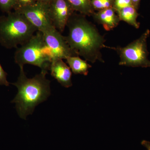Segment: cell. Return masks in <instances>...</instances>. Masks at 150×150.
<instances>
[{"label":"cell","instance_id":"obj_1","mask_svg":"<svg viewBox=\"0 0 150 150\" xmlns=\"http://www.w3.org/2000/svg\"><path fill=\"white\" fill-rule=\"evenodd\" d=\"M69 34L65 36L70 48L77 56L92 64L104 63L101 50L106 48L105 40L96 26L83 15L74 14L67 23Z\"/></svg>","mask_w":150,"mask_h":150},{"label":"cell","instance_id":"obj_2","mask_svg":"<svg viewBox=\"0 0 150 150\" xmlns=\"http://www.w3.org/2000/svg\"><path fill=\"white\" fill-rule=\"evenodd\" d=\"M17 81L12 83L17 88L18 93L11 103L16 104L20 117L26 119L32 114L35 107L45 101L51 94L50 81L47 79L48 73L41 71L32 78H28L23 67H20Z\"/></svg>","mask_w":150,"mask_h":150},{"label":"cell","instance_id":"obj_3","mask_svg":"<svg viewBox=\"0 0 150 150\" xmlns=\"http://www.w3.org/2000/svg\"><path fill=\"white\" fill-rule=\"evenodd\" d=\"M22 14L15 11L0 17V45L7 49L17 48L37 32Z\"/></svg>","mask_w":150,"mask_h":150},{"label":"cell","instance_id":"obj_4","mask_svg":"<svg viewBox=\"0 0 150 150\" xmlns=\"http://www.w3.org/2000/svg\"><path fill=\"white\" fill-rule=\"evenodd\" d=\"M14 60L20 67L25 64L33 65L40 68L42 71L48 73L53 58L44 41L43 33L37 31L27 42L18 47Z\"/></svg>","mask_w":150,"mask_h":150},{"label":"cell","instance_id":"obj_5","mask_svg":"<svg viewBox=\"0 0 150 150\" xmlns=\"http://www.w3.org/2000/svg\"><path fill=\"white\" fill-rule=\"evenodd\" d=\"M150 33V30H146L138 39L125 47H111L107 46L106 48L113 49L119 54V65L120 66L142 68L150 67L147 43Z\"/></svg>","mask_w":150,"mask_h":150},{"label":"cell","instance_id":"obj_6","mask_svg":"<svg viewBox=\"0 0 150 150\" xmlns=\"http://www.w3.org/2000/svg\"><path fill=\"white\" fill-rule=\"evenodd\" d=\"M43 33L46 46L51 51L53 61L66 60L70 56H77L70 48L65 36L55 27L51 28Z\"/></svg>","mask_w":150,"mask_h":150},{"label":"cell","instance_id":"obj_7","mask_svg":"<svg viewBox=\"0 0 150 150\" xmlns=\"http://www.w3.org/2000/svg\"><path fill=\"white\" fill-rule=\"evenodd\" d=\"M17 12L22 14L38 31L43 33L54 27L50 18L48 5L37 2Z\"/></svg>","mask_w":150,"mask_h":150},{"label":"cell","instance_id":"obj_8","mask_svg":"<svg viewBox=\"0 0 150 150\" xmlns=\"http://www.w3.org/2000/svg\"><path fill=\"white\" fill-rule=\"evenodd\" d=\"M53 26L59 32H64L74 10L67 0H54L48 5Z\"/></svg>","mask_w":150,"mask_h":150},{"label":"cell","instance_id":"obj_9","mask_svg":"<svg viewBox=\"0 0 150 150\" xmlns=\"http://www.w3.org/2000/svg\"><path fill=\"white\" fill-rule=\"evenodd\" d=\"M49 71L51 76L64 87L68 88L72 86L71 70L62 59L53 60Z\"/></svg>","mask_w":150,"mask_h":150},{"label":"cell","instance_id":"obj_10","mask_svg":"<svg viewBox=\"0 0 150 150\" xmlns=\"http://www.w3.org/2000/svg\"><path fill=\"white\" fill-rule=\"evenodd\" d=\"M95 20L98 23L102 25L105 29L110 31L118 26L120 22L118 15L115 14V10L113 8L99 11L93 15Z\"/></svg>","mask_w":150,"mask_h":150},{"label":"cell","instance_id":"obj_11","mask_svg":"<svg viewBox=\"0 0 150 150\" xmlns=\"http://www.w3.org/2000/svg\"><path fill=\"white\" fill-rule=\"evenodd\" d=\"M72 72L75 74L87 76L88 70L91 66L89 64L86 60H83L79 56H72L66 59Z\"/></svg>","mask_w":150,"mask_h":150},{"label":"cell","instance_id":"obj_12","mask_svg":"<svg viewBox=\"0 0 150 150\" xmlns=\"http://www.w3.org/2000/svg\"><path fill=\"white\" fill-rule=\"evenodd\" d=\"M137 10L133 6L122 9L118 12L120 20L126 22L135 28H139L140 27V23L137 21L139 14Z\"/></svg>","mask_w":150,"mask_h":150},{"label":"cell","instance_id":"obj_13","mask_svg":"<svg viewBox=\"0 0 150 150\" xmlns=\"http://www.w3.org/2000/svg\"><path fill=\"white\" fill-rule=\"evenodd\" d=\"M74 11L82 15L90 16L93 14V8L91 0H67Z\"/></svg>","mask_w":150,"mask_h":150},{"label":"cell","instance_id":"obj_14","mask_svg":"<svg viewBox=\"0 0 150 150\" xmlns=\"http://www.w3.org/2000/svg\"><path fill=\"white\" fill-rule=\"evenodd\" d=\"M91 4L93 8L102 10L112 7V0H92Z\"/></svg>","mask_w":150,"mask_h":150},{"label":"cell","instance_id":"obj_15","mask_svg":"<svg viewBox=\"0 0 150 150\" xmlns=\"http://www.w3.org/2000/svg\"><path fill=\"white\" fill-rule=\"evenodd\" d=\"M16 0H0V8L4 12L8 13L14 8Z\"/></svg>","mask_w":150,"mask_h":150},{"label":"cell","instance_id":"obj_16","mask_svg":"<svg viewBox=\"0 0 150 150\" xmlns=\"http://www.w3.org/2000/svg\"><path fill=\"white\" fill-rule=\"evenodd\" d=\"M37 2V0H16L14 9L16 11H18L23 8L34 4Z\"/></svg>","mask_w":150,"mask_h":150},{"label":"cell","instance_id":"obj_17","mask_svg":"<svg viewBox=\"0 0 150 150\" xmlns=\"http://www.w3.org/2000/svg\"><path fill=\"white\" fill-rule=\"evenodd\" d=\"M131 6H133L131 0H115L113 8L118 12L122 9Z\"/></svg>","mask_w":150,"mask_h":150},{"label":"cell","instance_id":"obj_18","mask_svg":"<svg viewBox=\"0 0 150 150\" xmlns=\"http://www.w3.org/2000/svg\"><path fill=\"white\" fill-rule=\"evenodd\" d=\"M7 73L4 71L2 67L0 64V85H4L8 86L9 83L7 79Z\"/></svg>","mask_w":150,"mask_h":150},{"label":"cell","instance_id":"obj_19","mask_svg":"<svg viewBox=\"0 0 150 150\" xmlns=\"http://www.w3.org/2000/svg\"><path fill=\"white\" fill-rule=\"evenodd\" d=\"M141 144L142 146L145 147L147 150H150V142L146 140H143L142 141Z\"/></svg>","mask_w":150,"mask_h":150},{"label":"cell","instance_id":"obj_20","mask_svg":"<svg viewBox=\"0 0 150 150\" xmlns=\"http://www.w3.org/2000/svg\"><path fill=\"white\" fill-rule=\"evenodd\" d=\"M54 0H37V2L49 5Z\"/></svg>","mask_w":150,"mask_h":150},{"label":"cell","instance_id":"obj_21","mask_svg":"<svg viewBox=\"0 0 150 150\" xmlns=\"http://www.w3.org/2000/svg\"><path fill=\"white\" fill-rule=\"evenodd\" d=\"M132 5L137 9V7L139 4L140 0H131Z\"/></svg>","mask_w":150,"mask_h":150}]
</instances>
